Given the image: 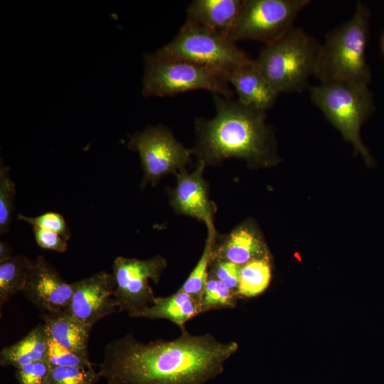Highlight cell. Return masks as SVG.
I'll use <instances>...</instances> for the list:
<instances>
[{"instance_id": "obj_30", "label": "cell", "mask_w": 384, "mask_h": 384, "mask_svg": "<svg viewBox=\"0 0 384 384\" xmlns=\"http://www.w3.org/2000/svg\"><path fill=\"white\" fill-rule=\"evenodd\" d=\"M33 230L36 242L40 247L58 252L67 250L68 240L58 233L38 227H33Z\"/></svg>"}, {"instance_id": "obj_16", "label": "cell", "mask_w": 384, "mask_h": 384, "mask_svg": "<svg viewBox=\"0 0 384 384\" xmlns=\"http://www.w3.org/2000/svg\"><path fill=\"white\" fill-rule=\"evenodd\" d=\"M243 3L244 0H194L186 9V21L228 36Z\"/></svg>"}, {"instance_id": "obj_9", "label": "cell", "mask_w": 384, "mask_h": 384, "mask_svg": "<svg viewBox=\"0 0 384 384\" xmlns=\"http://www.w3.org/2000/svg\"><path fill=\"white\" fill-rule=\"evenodd\" d=\"M127 146L139 154L144 171L142 186L148 183L155 186L163 176L186 169L193 154L161 124L149 126L135 133Z\"/></svg>"}, {"instance_id": "obj_26", "label": "cell", "mask_w": 384, "mask_h": 384, "mask_svg": "<svg viewBox=\"0 0 384 384\" xmlns=\"http://www.w3.org/2000/svg\"><path fill=\"white\" fill-rule=\"evenodd\" d=\"M92 367L52 368L47 384H95L100 378Z\"/></svg>"}, {"instance_id": "obj_20", "label": "cell", "mask_w": 384, "mask_h": 384, "mask_svg": "<svg viewBox=\"0 0 384 384\" xmlns=\"http://www.w3.org/2000/svg\"><path fill=\"white\" fill-rule=\"evenodd\" d=\"M32 260L23 255H16L0 263L1 307L13 296L22 292Z\"/></svg>"}, {"instance_id": "obj_13", "label": "cell", "mask_w": 384, "mask_h": 384, "mask_svg": "<svg viewBox=\"0 0 384 384\" xmlns=\"http://www.w3.org/2000/svg\"><path fill=\"white\" fill-rule=\"evenodd\" d=\"M206 166L198 161L193 172L184 169L176 174V185L169 196L170 203L176 213L201 220L210 228L214 226L215 208L209 200L208 184L203 177Z\"/></svg>"}, {"instance_id": "obj_7", "label": "cell", "mask_w": 384, "mask_h": 384, "mask_svg": "<svg viewBox=\"0 0 384 384\" xmlns=\"http://www.w3.org/2000/svg\"><path fill=\"white\" fill-rule=\"evenodd\" d=\"M156 52L201 65L225 78L252 59L227 35L187 21L177 35Z\"/></svg>"}, {"instance_id": "obj_6", "label": "cell", "mask_w": 384, "mask_h": 384, "mask_svg": "<svg viewBox=\"0 0 384 384\" xmlns=\"http://www.w3.org/2000/svg\"><path fill=\"white\" fill-rule=\"evenodd\" d=\"M142 93L145 97L174 96L190 90H206L233 98L234 91L220 73L187 60L158 54L144 55Z\"/></svg>"}, {"instance_id": "obj_12", "label": "cell", "mask_w": 384, "mask_h": 384, "mask_svg": "<svg viewBox=\"0 0 384 384\" xmlns=\"http://www.w3.org/2000/svg\"><path fill=\"white\" fill-rule=\"evenodd\" d=\"M21 292L42 313L59 312L68 306L73 287L43 256L39 255L32 260Z\"/></svg>"}, {"instance_id": "obj_4", "label": "cell", "mask_w": 384, "mask_h": 384, "mask_svg": "<svg viewBox=\"0 0 384 384\" xmlns=\"http://www.w3.org/2000/svg\"><path fill=\"white\" fill-rule=\"evenodd\" d=\"M320 48L314 38L293 26L280 38L265 45L255 61L279 95L299 92L314 75Z\"/></svg>"}, {"instance_id": "obj_21", "label": "cell", "mask_w": 384, "mask_h": 384, "mask_svg": "<svg viewBox=\"0 0 384 384\" xmlns=\"http://www.w3.org/2000/svg\"><path fill=\"white\" fill-rule=\"evenodd\" d=\"M272 277L270 257L257 259L240 267L238 296L253 297L262 294Z\"/></svg>"}, {"instance_id": "obj_5", "label": "cell", "mask_w": 384, "mask_h": 384, "mask_svg": "<svg viewBox=\"0 0 384 384\" xmlns=\"http://www.w3.org/2000/svg\"><path fill=\"white\" fill-rule=\"evenodd\" d=\"M312 102L326 119L352 144L366 163L372 158L362 142L361 128L374 110L368 84L358 82L320 83L310 87Z\"/></svg>"}, {"instance_id": "obj_32", "label": "cell", "mask_w": 384, "mask_h": 384, "mask_svg": "<svg viewBox=\"0 0 384 384\" xmlns=\"http://www.w3.org/2000/svg\"><path fill=\"white\" fill-rule=\"evenodd\" d=\"M382 49H383V52L384 53V36H383V41H382Z\"/></svg>"}, {"instance_id": "obj_29", "label": "cell", "mask_w": 384, "mask_h": 384, "mask_svg": "<svg viewBox=\"0 0 384 384\" xmlns=\"http://www.w3.org/2000/svg\"><path fill=\"white\" fill-rule=\"evenodd\" d=\"M240 270V267L234 263L215 258L212 259L209 267V272L237 296Z\"/></svg>"}, {"instance_id": "obj_10", "label": "cell", "mask_w": 384, "mask_h": 384, "mask_svg": "<svg viewBox=\"0 0 384 384\" xmlns=\"http://www.w3.org/2000/svg\"><path fill=\"white\" fill-rule=\"evenodd\" d=\"M166 266V260L159 255L145 260L117 257L112 264V274L119 311L129 315L151 304L156 297L149 280L158 284Z\"/></svg>"}, {"instance_id": "obj_25", "label": "cell", "mask_w": 384, "mask_h": 384, "mask_svg": "<svg viewBox=\"0 0 384 384\" xmlns=\"http://www.w3.org/2000/svg\"><path fill=\"white\" fill-rule=\"evenodd\" d=\"M46 361L50 368L92 367L88 353H80L70 350L54 341L48 334Z\"/></svg>"}, {"instance_id": "obj_3", "label": "cell", "mask_w": 384, "mask_h": 384, "mask_svg": "<svg viewBox=\"0 0 384 384\" xmlns=\"http://www.w3.org/2000/svg\"><path fill=\"white\" fill-rule=\"evenodd\" d=\"M369 10L361 1L353 15L329 32L321 44L314 76L320 83L358 82L368 84L370 72L366 61Z\"/></svg>"}, {"instance_id": "obj_8", "label": "cell", "mask_w": 384, "mask_h": 384, "mask_svg": "<svg viewBox=\"0 0 384 384\" xmlns=\"http://www.w3.org/2000/svg\"><path fill=\"white\" fill-rule=\"evenodd\" d=\"M309 0H244L228 36L234 41L254 40L265 45L284 36L294 26Z\"/></svg>"}, {"instance_id": "obj_2", "label": "cell", "mask_w": 384, "mask_h": 384, "mask_svg": "<svg viewBox=\"0 0 384 384\" xmlns=\"http://www.w3.org/2000/svg\"><path fill=\"white\" fill-rule=\"evenodd\" d=\"M213 118L195 122L196 144L192 153L206 165L230 158L245 159L250 166H268L278 161L265 112L238 100L212 94Z\"/></svg>"}, {"instance_id": "obj_31", "label": "cell", "mask_w": 384, "mask_h": 384, "mask_svg": "<svg viewBox=\"0 0 384 384\" xmlns=\"http://www.w3.org/2000/svg\"><path fill=\"white\" fill-rule=\"evenodd\" d=\"M13 250L6 242H0V263H2L13 257Z\"/></svg>"}, {"instance_id": "obj_27", "label": "cell", "mask_w": 384, "mask_h": 384, "mask_svg": "<svg viewBox=\"0 0 384 384\" xmlns=\"http://www.w3.org/2000/svg\"><path fill=\"white\" fill-rule=\"evenodd\" d=\"M18 218L29 223L32 227L55 232L66 240H68L71 237L70 231L64 218L58 213L47 212L36 217H28L18 214Z\"/></svg>"}, {"instance_id": "obj_11", "label": "cell", "mask_w": 384, "mask_h": 384, "mask_svg": "<svg viewBox=\"0 0 384 384\" xmlns=\"http://www.w3.org/2000/svg\"><path fill=\"white\" fill-rule=\"evenodd\" d=\"M73 297L66 312L90 326L117 308L116 282L112 273L101 271L71 283Z\"/></svg>"}, {"instance_id": "obj_15", "label": "cell", "mask_w": 384, "mask_h": 384, "mask_svg": "<svg viewBox=\"0 0 384 384\" xmlns=\"http://www.w3.org/2000/svg\"><path fill=\"white\" fill-rule=\"evenodd\" d=\"M270 257L260 232L249 223H243L218 240L213 258L228 261L242 267L249 262Z\"/></svg>"}, {"instance_id": "obj_17", "label": "cell", "mask_w": 384, "mask_h": 384, "mask_svg": "<svg viewBox=\"0 0 384 384\" xmlns=\"http://www.w3.org/2000/svg\"><path fill=\"white\" fill-rule=\"evenodd\" d=\"M201 314V304L180 289L174 294L156 297L150 305L145 306L129 315L131 318L149 319H167L179 326L186 328L185 324Z\"/></svg>"}, {"instance_id": "obj_24", "label": "cell", "mask_w": 384, "mask_h": 384, "mask_svg": "<svg viewBox=\"0 0 384 384\" xmlns=\"http://www.w3.org/2000/svg\"><path fill=\"white\" fill-rule=\"evenodd\" d=\"M16 194L15 183L11 178L10 168L1 162L0 166V234L9 231L14 201Z\"/></svg>"}, {"instance_id": "obj_1", "label": "cell", "mask_w": 384, "mask_h": 384, "mask_svg": "<svg viewBox=\"0 0 384 384\" xmlns=\"http://www.w3.org/2000/svg\"><path fill=\"white\" fill-rule=\"evenodd\" d=\"M181 331L171 341L144 343L131 334L110 341L99 365L100 377L107 384H205L223 373L238 349L237 342L223 343L210 334Z\"/></svg>"}, {"instance_id": "obj_18", "label": "cell", "mask_w": 384, "mask_h": 384, "mask_svg": "<svg viewBox=\"0 0 384 384\" xmlns=\"http://www.w3.org/2000/svg\"><path fill=\"white\" fill-rule=\"evenodd\" d=\"M41 317L49 336L54 341L73 351L88 353L87 345L92 326L85 324L65 311L41 313Z\"/></svg>"}, {"instance_id": "obj_22", "label": "cell", "mask_w": 384, "mask_h": 384, "mask_svg": "<svg viewBox=\"0 0 384 384\" xmlns=\"http://www.w3.org/2000/svg\"><path fill=\"white\" fill-rule=\"evenodd\" d=\"M208 238L203 252L197 265L180 288L181 290L193 297L201 304L216 240L214 226L208 228Z\"/></svg>"}, {"instance_id": "obj_28", "label": "cell", "mask_w": 384, "mask_h": 384, "mask_svg": "<svg viewBox=\"0 0 384 384\" xmlns=\"http://www.w3.org/2000/svg\"><path fill=\"white\" fill-rule=\"evenodd\" d=\"M51 368L46 361L26 364L16 369L18 384H47Z\"/></svg>"}, {"instance_id": "obj_19", "label": "cell", "mask_w": 384, "mask_h": 384, "mask_svg": "<svg viewBox=\"0 0 384 384\" xmlns=\"http://www.w3.org/2000/svg\"><path fill=\"white\" fill-rule=\"evenodd\" d=\"M48 333L44 324H39L17 342L3 348L0 365L19 368L30 363L46 361Z\"/></svg>"}, {"instance_id": "obj_14", "label": "cell", "mask_w": 384, "mask_h": 384, "mask_svg": "<svg viewBox=\"0 0 384 384\" xmlns=\"http://www.w3.org/2000/svg\"><path fill=\"white\" fill-rule=\"evenodd\" d=\"M226 79L238 95L237 100L247 107L266 112L275 104L279 95L253 59L230 73Z\"/></svg>"}, {"instance_id": "obj_23", "label": "cell", "mask_w": 384, "mask_h": 384, "mask_svg": "<svg viewBox=\"0 0 384 384\" xmlns=\"http://www.w3.org/2000/svg\"><path fill=\"white\" fill-rule=\"evenodd\" d=\"M238 299L237 294L208 272L202 297L201 314L216 309H233L235 307Z\"/></svg>"}]
</instances>
